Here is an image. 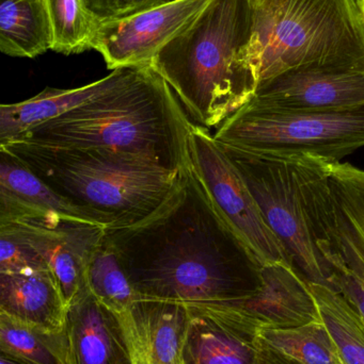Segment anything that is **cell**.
<instances>
[{"instance_id":"9c48e42d","label":"cell","mask_w":364,"mask_h":364,"mask_svg":"<svg viewBox=\"0 0 364 364\" xmlns=\"http://www.w3.org/2000/svg\"><path fill=\"white\" fill-rule=\"evenodd\" d=\"M211 0H168L128 16L98 21L92 49L109 70L150 65Z\"/></svg>"},{"instance_id":"603a6c76","label":"cell","mask_w":364,"mask_h":364,"mask_svg":"<svg viewBox=\"0 0 364 364\" xmlns=\"http://www.w3.org/2000/svg\"><path fill=\"white\" fill-rule=\"evenodd\" d=\"M85 282L90 294L113 314L126 311L140 299L115 250L104 237L88 263Z\"/></svg>"},{"instance_id":"83f0119b","label":"cell","mask_w":364,"mask_h":364,"mask_svg":"<svg viewBox=\"0 0 364 364\" xmlns=\"http://www.w3.org/2000/svg\"><path fill=\"white\" fill-rule=\"evenodd\" d=\"M0 364H19L16 361L12 360V359L8 358V357L2 356L0 358Z\"/></svg>"},{"instance_id":"5bb4252c","label":"cell","mask_w":364,"mask_h":364,"mask_svg":"<svg viewBox=\"0 0 364 364\" xmlns=\"http://www.w3.org/2000/svg\"><path fill=\"white\" fill-rule=\"evenodd\" d=\"M51 218L100 225L92 214L51 190L21 160L0 147V224Z\"/></svg>"},{"instance_id":"30bf717a","label":"cell","mask_w":364,"mask_h":364,"mask_svg":"<svg viewBox=\"0 0 364 364\" xmlns=\"http://www.w3.org/2000/svg\"><path fill=\"white\" fill-rule=\"evenodd\" d=\"M222 316L256 338L264 329L323 322L309 280L286 262L263 265L258 290L243 301L218 306Z\"/></svg>"},{"instance_id":"52a82bcc","label":"cell","mask_w":364,"mask_h":364,"mask_svg":"<svg viewBox=\"0 0 364 364\" xmlns=\"http://www.w3.org/2000/svg\"><path fill=\"white\" fill-rule=\"evenodd\" d=\"M219 144L239 170L295 267L309 282L327 284L308 224L292 154L245 151Z\"/></svg>"},{"instance_id":"ba28073f","label":"cell","mask_w":364,"mask_h":364,"mask_svg":"<svg viewBox=\"0 0 364 364\" xmlns=\"http://www.w3.org/2000/svg\"><path fill=\"white\" fill-rule=\"evenodd\" d=\"M189 151L192 168L214 203L262 265L278 262L294 265L265 220L239 170L214 134L207 128L192 123Z\"/></svg>"},{"instance_id":"2e32d148","label":"cell","mask_w":364,"mask_h":364,"mask_svg":"<svg viewBox=\"0 0 364 364\" xmlns=\"http://www.w3.org/2000/svg\"><path fill=\"white\" fill-rule=\"evenodd\" d=\"M187 308L184 364H258L256 338L237 328L211 306Z\"/></svg>"},{"instance_id":"f1b7e54d","label":"cell","mask_w":364,"mask_h":364,"mask_svg":"<svg viewBox=\"0 0 364 364\" xmlns=\"http://www.w3.org/2000/svg\"><path fill=\"white\" fill-rule=\"evenodd\" d=\"M359 6H360L361 13H363L364 21V0H358Z\"/></svg>"},{"instance_id":"d6986e66","label":"cell","mask_w":364,"mask_h":364,"mask_svg":"<svg viewBox=\"0 0 364 364\" xmlns=\"http://www.w3.org/2000/svg\"><path fill=\"white\" fill-rule=\"evenodd\" d=\"M51 49L44 0H0V50L34 59Z\"/></svg>"},{"instance_id":"4316f807","label":"cell","mask_w":364,"mask_h":364,"mask_svg":"<svg viewBox=\"0 0 364 364\" xmlns=\"http://www.w3.org/2000/svg\"><path fill=\"white\" fill-rule=\"evenodd\" d=\"M259 346V361L258 364H298L269 348L263 346L260 342L256 340Z\"/></svg>"},{"instance_id":"277c9868","label":"cell","mask_w":364,"mask_h":364,"mask_svg":"<svg viewBox=\"0 0 364 364\" xmlns=\"http://www.w3.org/2000/svg\"><path fill=\"white\" fill-rule=\"evenodd\" d=\"M0 147L105 228L132 226L149 218L175 192L183 174L104 149L23 140Z\"/></svg>"},{"instance_id":"ac0fdd59","label":"cell","mask_w":364,"mask_h":364,"mask_svg":"<svg viewBox=\"0 0 364 364\" xmlns=\"http://www.w3.org/2000/svg\"><path fill=\"white\" fill-rule=\"evenodd\" d=\"M66 331L72 364H130L117 318L90 292L68 310Z\"/></svg>"},{"instance_id":"8fae6325","label":"cell","mask_w":364,"mask_h":364,"mask_svg":"<svg viewBox=\"0 0 364 364\" xmlns=\"http://www.w3.org/2000/svg\"><path fill=\"white\" fill-rule=\"evenodd\" d=\"M0 226L14 231L43 257L68 310L89 292L85 271L104 237L105 227L64 218L4 223Z\"/></svg>"},{"instance_id":"3957f363","label":"cell","mask_w":364,"mask_h":364,"mask_svg":"<svg viewBox=\"0 0 364 364\" xmlns=\"http://www.w3.org/2000/svg\"><path fill=\"white\" fill-rule=\"evenodd\" d=\"M254 0H211L150 65L194 124L218 128L258 89L249 60Z\"/></svg>"},{"instance_id":"e0dca14e","label":"cell","mask_w":364,"mask_h":364,"mask_svg":"<svg viewBox=\"0 0 364 364\" xmlns=\"http://www.w3.org/2000/svg\"><path fill=\"white\" fill-rule=\"evenodd\" d=\"M137 68L113 70L108 76L77 89L47 87L38 95L17 104L0 107V145L17 140L28 130L55 119L83 102L110 91L134 75Z\"/></svg>"},{"instance_id":"7c38bea8","label":"cell","mask_w":364,"mask_h":364,"mask_svg":"<svg viewBox=\"0 0 364 364\" xmlns=\"http://www.w3.org/2000/svg\"><path fill=\"white\" fill-rule=\"evenodd\" d=\"M249 105L320 110L364 105V68L313 65L282 73L259 85Z\"/></svg>"},{"instance_id":"d4e9b609","label":"cell","mask_w":364,"mask_h":364,"mask_svg":"<svg viewBox=\"0 0 364 364\" xmlns=\"http://www.w3.org/2000/svg\"><path fill=\"white\" fill-rule=\"evenodd\" d=\"M46 269L43 257L28 242L8 227L0 226V273Z\"/></svg>"},{"instance_id":"8992f818","label":"cell","mask_w":364,"mask_h":364,"mask_svg":"<svg viewBox=\"0 0 364 364\" xmlns=\"http://www.w3.org/2000/svg\"><path fill=\"white\" fill-rule=\"evenodd\" d=\"M214 138L245 151L309 154L340 162L364 147V105L286 110L247 104L217 128Z\"/></svg>"},{"instance_id":"6da1fadb","label":"cell","mask_w":364,"mask_h":364,"mask_svg":"<svg viewBox=\"0 0 364 364\" xmlns=\"http://www.w3.org/2000/svg\"><path fill=\"white\" fill-rule=\"evenodd\" d=\"M140 299L186 307L230 305L254 294L262 263L229 224L192 164L164 205L138 224L105 228Z\"/></svg>"},{"instance_id":"cb8c5ba5","label":"cell","mask_w":364,"mask_h":364,"mask_svg":"<svg viewBox=\"0 0 364 364\" xmlns=\"http://www.w3.org/2000/svg\"><path fill=\"white\" fill-rule=\"evenodd\" d=\"M51 32V49L70 55L92 49L98 19L83 0H44Z\"/></svg>"},{"instance_id":"7a4b0ae2","label":"cell","mask_w":364,"mask_h":364,"mask_svg":"<svg viewBox=\"0 0 364 364\" xmlns=\"http://www.w3.org/2000/svg\"><path fill=\"white\" fill-rule=\"evenodd\" d=\"M192 123L170 85L145 65L110 91L31 128L17 140L104 149L182 173L192 166Z\"/></svg>"},{"instance_id":"9a60e30c","label":"cell","mask_w":364,"mask_h":364,"mask_svg":"<svg viewBox=\"0 0 364 364\" xmlns=\"http://www.w3.org/2000/svg\"><path fill=\"white\" fill-rule=\"evenodd\" d=\"M0 314L28 326L64 331L68 308L51 272L0 273Z\"/></svg>"},{"instance_id":"7402d4cb","label":"cell","mask_w":364,"mask_h":364,"mask_svg":"<svg viewBox=\"0 0 364 364\" xmlns=\"http://www.w3.org/2000/svg\"><path fill=\"white\" fill-rule=\"evenodd\" d=\"M323 322L345 364H364V318L350 301L326 284L309 282Z\"/></svg>"},{"instance_id":"4fadbf2b","label":"cell","mask_w":364,"mask_h":364,"mask_svg":"<svg viewBox=\"0 0 364 364\" xmlns=\"http://www.w3.org/2000/svg\"><path fill=\"white\" fill-rule=\"evenodd\" d=\"M130 364H184L183 344L189 310L182 304L140 299L113 314Z\"/></svg>"},{"instance_id":"484cf974","label":"cell","mask_w":364,"mask_h":364,"mask_svg":"<svg viewBox=\"0 0 364 364\" xmlns=\"http://www.w3.org/2000/svg\"><path fill=\"white\" fill-rule=\"evenodd\" d=\"M168 0H83L88 10L98 21L128 16Z\"/></svg>"},{"instance_id":"ffe728a7","label":"cell","mask_w":364,"mask_h":364,"mask_svg":"<svg viewBox=\"0 0 364 364\" xmlns=\"http://www.w3.org/2000/svg\"><path fill=\"white\" fill-rule=\"evenodd\" d=\"M0 350L19 364H72L66 331H43L2 314Z\"/></svg>"},{"instance_id":"44dd1931","label":"cell","mask_w":364,"mask_h":364,"mask_svg":"<svg viewBox=\"0 0 364 364\" xmlns=\"http://www.w3.org/2000/svg\"><path fill=\"white\" fill-rule=\"evenodd\" d=\"M256 339L265 348L298 364H345L324 322L264 329Z\"/></svg>"},{"instance_id":"5b68a950","label":"cell","mask_w":364,"mask_h":364,"mask_svg":"<svg viewBox=\"0 0 364 364\" xmlns=\"http://www.w3.org/2000/svg\"><path fill=\"white\" fill-rule=\"evenodd\" d=\"M249 60L258 87L305 66L364 68L358 0H254Z\"/></svg>"}]
</instances>
